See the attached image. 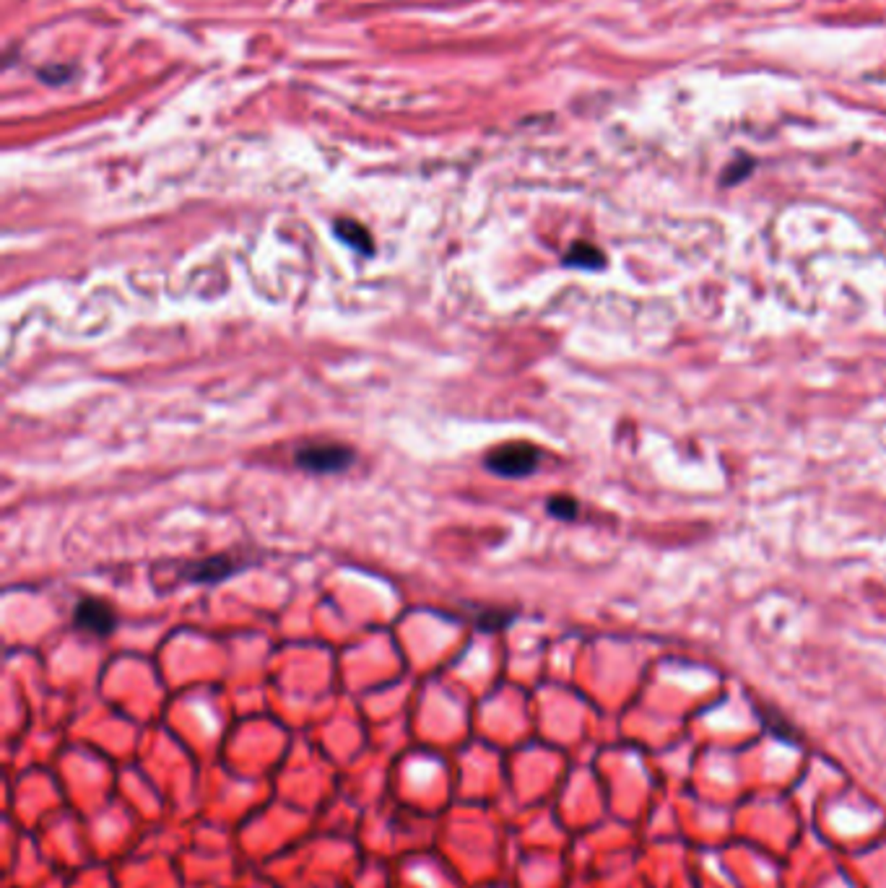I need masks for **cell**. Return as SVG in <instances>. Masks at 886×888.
<instances>
[{
  "mask_svg": "<svg viewBox=\"0 0 886 888\" xmlns=\"http://www.w3.org/2000/svg\"><path fill=\"white\" fill-rule=\"evenodd\" d=\"M538 460H541L538 447L528 442H507L492 449L484 460V465H486V471L502 475V478H525V475L536 473Z\"/></svg>",
  "mask_w": 886,
  "mask_h": 888,
  "instance_id": "obj_2",
  "label": "cell"
},
{
  "mask_svg": "<svg viewBox=\"0 0 886 888\" xmlns=\"http://www.w3.org/2000/svg\"><path fill=\"white\" fill-rule=\"evenodd\" d=\"M39 79H45L47 83H65V79H68V71H65V68H60V65H55V68L42 71V73H39Z\"/></svg>",
  "mask_w": 886,
  "mask_h": 888,
  "instance_id": "obj_9",
  "label": "cell"
},
{
  "mask_svg": "<svg viewBox=\"0 0 886 888\" xmlns=\"http://www.w3.org/2000/svg\"><path fill=\"white\" fill-rule=\"evenodd\" d=\"M239 569H245V561H237L229 553H219V556H209V559L187 564L183 576L198 585H216V582H224L227 576L237 575Z\"/></svg>",
  "mask_w": 886,
  "mask_h": 888,
  "instance_id": "obj_3",
  "label": "cell"
},
{
  "mask_svg": "<svg viewBox=\"0 0 886 888\" xmlns=\"http://www.w3.org/2000/svg\"><path fill=\"white\" fill-rule=\"evenodd\" d=\"M564 265L570 268H582V270H598L606 265V255L600 252L598 247L588 244V242H574L572 247L564 255Z\"/></svg>",
  "mask_w": 886,
  "mask_h": 888,
  "instance_id": "obj_6",
  "label": "cell"
},
{
  "mask_svg": "<svg viewBox=\"0 0 886 888\" xmlns=\"http://www.w3.org/2000/svg\"><path fill=\"white\" fill-rule=\"evenodd\" d=\"M515 621L512 613H499V610H489V613H481L478 616V627L481 631H499V628L510 627Z\"/></svg>",
  "mask_w": 886,
  "mask_h": 888,
  "instance_id": "obj_8",
  "label": "cell"
},
{
  "mask_svg": "<svg viewBox=\"0 0 886 888\" xmlns=\"http://www.w3.org/2000/svg\"><path fill=\"white\" fill-rule=\"evenodd\" d=\"M73 621L79 628L89 631V634H97V636H107L117 628L115 610L105 601H97V598H83V601L76 602Z\"/></svg>",
  "mask_w": 886,
  "mask_h": 888,
  "instance_id": "obj_4",
  "label": "cell"
},
{
  "mask_svg": "<svg viewBox=\"0 0 886 888\" xmlns=\"http://www.w3.org/2000/svg\"><path fill=\"white\" fill-rule=\"evenodd\" d=\"M548 515L559 520H574L577 517V501L572 497H551L546 504Z\"/></svg>",
  "mask_w": 886,
  "mask_h": 888,
  "instance_id": "obj_7",
  "label": "cell"
},
{
  "mask_svg": "<svg viewBox=\"0 0 886 888\" xmlns=\"http://www.w3.org/2000/svg\"><path fill=\"white\" fill-rule=\"evenodd\" d=\"M357 452L346 444H331V442H317V444H302L294 449V463L297 468L307 473H317V475H331V473H343L354 465Z\"/></svg>",
  "mask_w": 886,
  "mask_h": 888,
  "instance_id": "obj_1",
  "label": "cell"
},
{
  "mask_svg": "<svg viewBox=\"0 0 886 888\" xmlns=\"http://www.w3.org/2000/svg\"><path fill=\"white\" fill-rule=\"evenodd\" d=\"M333 235L339 236L346 247H351L354 252H359V255H365V258L374 255V242H372V235L366 232L359 221H354V218H336V221H333Z\"/></svg>",
  "mask_w": 886,
  "mask_h": 888,
  "instance_id": "obj_5",
  "label": "cell"
}]
</instances>
